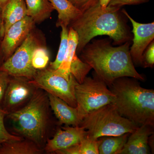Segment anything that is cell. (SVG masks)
<instances>
[{
    "instance_id": "6da1fadb",
    "label": "cell",
    "mask_w": 154,
    "mask_h": 154,
    "mask_svg": "<svg viewBox=\"0 0 154 154\" xmlns=\"http://www.w3.org/2000/svg\"><path fill=\"white\" fill-rule=\"evenodd\" d=\"M131 41H128L114 47L106 38L95 39L80 53L81 60L94 69L96 75L107 87L122 77L144 81V77L137 71L131 59Z\"/></svg>"
},
{
    "instance_id": "7a4b0ae2",
    "label": "cell",
    "mask_w": 154,
    "mask_h": 154,
    "mask_svg": "<svg viewBox=\"0 0 154 154\" xmlns=\"http://www.w3.org/2000/svg\"><path fill=\"white\" fill-rule=\"evenodd\" d=\"M120 9L108 6L102 9L99 2L72 22L70 27L76 31L79 38L77 54H80L97 36H109L116 45L132 40L130 28L122 15L121 11H119Z\"/></svg>"
},
{
    "instance_id": "3957f363",
    "label": "cell",
    "mask_w": 154,
    "mask_h": 154,
    "mask_svg": "<svg viewBox=\"0 0 154 154\" xmlns=\"http://www.w3.org/2000/svg\"><path fill=\"white\" fill-rule=\"evenodd\" d=\"M109 89L115 95L113 103L121 116L138 127L154 126V91L141 87L138 80L124 77L115 80Z\"/></svg>"
},
{
    "instance_id": "277c9868",
    "label": "cell",
    "mask_w": 154,
    "mask_h": 154,
    "mask_svg": "<svg viewBox=\"0 0 154 154\" xmlns=\"http://www.w3.org/2000/svg\"><path fill=\"white\" fill-rule=\"evenodd\" d=\"M49 106L47 93L36 88L26 105L7 116L17 132L40 147L46 138Z\"/></svg>"
},
{
    "instance_id": "5b68a950",
    "label": "cell",
    "mask_w": 154,
    "mask_h": 154,
    "mask_svg": "<svg viewBox=\"0 0 154 154\" xmlns=\"http://www.w3.org/2000/svg\"><path fill=\"white\" fill-rule=\"evenodd\" d=\"M79 126L85 130L87 136L94 139L131 133L138 127L132 122L121 116L112 104L88 113Z\"/></svg>"
},
{
    "instance_id": "8992f818",
    "label": "cell",
    "mask_w": 154,
    "mask_h": 154,
    "mask_svg": "<svg viewBox=\"0 0 154 154\" xmlns=\"http://www.w3.org/2000/svg\"><path fill=\"white\" fill-rule=\"evenodd\" d=\"M77 108L82 119L88 113L108 104H113L115 95L107 85L96 75L86 77L75 86Z\"/></svg>"
},
{
    "instance_id": "52a82bcc",
    "label": "cell",
    "mask_w": 154,
    "mask_h": 154,
    "mask_svg": "<svg viewBox=\"0 0 154 154\" xmlns=\"http://www.w3.org/2000/svg\"><path fill=\"white\" fill-rule=\"evenodd\" d=\"M42 45L41 38L33 30L12 55L5 61L0 70L11 76L33 79L37 70L32 66V56L35 50Z\"/></svg>"
},
{
    "instance_id": "ba28073f",
    "label": "cell",
    "mask_w": 154,
    "mask_h": 154,
    "mask_svg": "<svg viewBox=\"0 0 154 154\" xmlns=\"http://www.w3.org/2000/svg\"><path fill=\"white\" fill-rule=\"evenodd\" d=\"M29 81L35 88L60 98L72 107H77L75 86L78 82L71 74L67 78L55 70L45 68L37 71L33 79Z\"/></svg>"
},
{
    "instance_id": "9c48e42d",
    "label": "cell",
    "mask_w": 154,
    "mask_h": 154,
    "mask_svg": "<svg viewBox=\"0 0 154 154\" xmlns=\"http://www.w3.org/2000/svg\"><path fill=\"white\" fill-rule=\"evenodd\" d=\"M36 89L28 79L11 76L3 100V109L8 113L20 109L28 103Z\"/></svg>"
},
{
    "instance_id": "30bf717a",
    "label": "cell",
    "mask_w": 154,
    "mask_h": 154,
    "mask_svg": "<svg viewBox=\"0 0 154 154\" xmlns=\"http://www.w3.org/2000/svg\"><path fill=\"white\" fill-rule=\"evenodd\" d=\"M129 19L132 25L133 33V44L130 48V53L134 64L142 66V59L144 51L154 40V22L142 24L135 21L125 9L121 11Z\"/></svg>"
},
{
    "instance_id": "8fae6325",
    "label": "cell",
    "mask_w": 154,
    "mask_h": 154,
    "mask_svg": "<svg viewBox=\"0 0 154 154\" xmlns=\"http://www.w3.org/2000/svg\"><path fill=\"white\" fill-rule=\"evenodd\" d=\"M35 23L28 16L12 25L5 33L1 42V51L5 61L14 53L34 29Z\"/></svg>"
},
{
    "instance_id": "7c38bea8",
    "label": "cell",
    "mask_w": 154,
    "mask_h": 154,
    "mask_svg": "<svg viewBox=\"0 0 154 154\" xmlns=\"http://www.w3.org/2000/svg\"><path fill=\"white\" fill-rule=\"evenodd\" d=\"M86 134V131L82 127L66 125L57 129L52 139H47L45 149L47 152L55 153L80 143Z\"/></svg>"
},
{
    "instance_id": "4fadbf2b",
    "label": "cell",
    "mask_w": 154,
    "mask_h": 154,
    "mask_svg": "<svg viewBox=\"0 0 154 154\" xmlns=\"http://www.w3.org/2000/svg\"><path fill=\"white\" fill-rule=\"evenodd\" d=\"M153 128L154 126L149 125L137 127L130 134L119 154H150L148 139L149 137L154 134Z\"/></svg>"
},
{
    "instance_id": "5bb4252c",
    "label": "cell",
    "mask_w": 154,
    "mask_h": 154,
    "mask_svg": "<svg viewBox=\"0 0 154 154\" xmlns=\"http://www.w3.org/2000/svg\"><path fill=\"white\" fill-rule=\"evenodd\" d=\"M48 95L50 106L58 120L59 125L79 126L83 119L77 107H72L57 96L50 94Z\"/></svg>"
},
{
    "instance_id": "9a60e30c",
    "label": "cell",
    "mask_w": 154,
    "mask_h": 154,
    "mask_svg": "<svg viewBox=\"0 0 154 154\" xmlns=\"http://www.w3.org/2000/svg\"><path fill=\"white\" fill-rule=\"evenodd\" d=\"M27 15L25 0H9L2 11V25L0 36L3 38L7 30L15 23L21 21Z\"/></svg>"
},
{
    "instance_id": "2e32d148",
    "label": "cell",
    "mask_w": 154,
    "mask_h": 154,
    "mask_svg": "<svg viewBox=\"0 0 154 154\" xmlns=\"http://www.w3.org/2000/svg\"><path fill=\"white\" fill-rule=\"evenodd\" d=\"M54 10L57 11L58 16L56 23L57 27L62 25L68 27L69 25L82 14L69 0H49Z\"/></svg>"
},
{
    "instance_id": "e0dca14e",
    "label": "cell",
    "mask_w": 154,
    "mask_h": 154,
    "mask_svg": "<svg viewBox=\"0 0 154 154\" xmlns=\"http://www.w3.org/2000/svg\"><path fill=\"white\" fill-rule=\"evenodd\" d=\"M27 15L35 24H40L48 19L54 8L49 0H25Z\"/></svg>"
},
{
    "instance_id": "ac0fdd59",
    "label": "cell",
    "mask_w": 154,
    "mask_h": 154,
    "mask_svg": "<svg viewBox=\"0 0 154 154\" xmlns=\"http://www.w3.org/2000/svg\"><path fill=\"white\" fill-rule=\"evenodd\" d=\"M41 152L39 146L27 139L10 141L0 146V154H39Z\"/></svg>"
},
{
    "instance_id": "d6986e66",
    "label": "cell",
    "mask_w": 154,
    "mask_h": 154,
    "mask_svg": "<svg viewBox=\"0 0 154 154\" xmlns=\"http://www.w3.org/2000/svg\"><path fill=\"white\" fill-rule=\"evenodd\" d=\"M79 42L78 34L73 29L70 27L68 33V44L66 52L62 62L55 70L66 78L70 76V68L74 56L76 54Z\"/></svg>"
},
{
    "instance_id": "ffe728a7",
    "label": "cell",
    "mask_w": 154,
    "mask_h": 154,
    "mask_svg": "<svg viewBox=\"0 0 154 154\" xmlns=\"http://www.w3.org/2000/svg\"><path fill=\"white\" fill-rule=\"evenodd\" d=\"M101 137L94 139L86 134L80 143L56 152L58 154H99Z\"/></svg>"
},
{
    "instance_id": "44dd1931",
    "label": "cell",
    "mask_w": 154,
    "mask_h": 154,
    "mask_svg": "<svg viewBox=\"0 0 154 154\" xmlns=\"http://www.w3.org/2000/svg\"><path fill=\"white\" fill-rule=\"evenodd\" d=\"M131 133H126L116 136L101 137L99 147L100 154H119Z\"/></svg>"
},
{
    "instance_id": "7402d4cb",
    "label": "cell",
    "mask_w": 154,
    "mask_h": 154,
    "mask_svg": "<svg viewBox=\"0 0 154 154\" xmlns=\"http://www.w3.org/2000/svg\"><path fill=\"white\" fill-rule=\"evenodd\" d=\"M92 69L89 64L78 57L77 53L75 54L71 63L70 72L74 77L78 83H82Z\"/></svg>"
},
{
    "instance_id": "603a6c76",
    "label": "cell",
    "mask_w": 154,
    "mask_h": 154,
    "mask_svg": "<svg viewBox=\"0 0 154 154\" xmlns=\"http://www.w3.org/2000/svg\"><path fill=\"white\" fill-rule=\"evenodd\" d=\"M60 34V42L55 60L50 63L49 68L53 70L58 69L62 62L66 52L68 44L69 30L66 26L62 25Z\"/></svg>"
},
{
    "instance_id": "cb8c5ba5",
    "label": "cell",
    "mask_w": 154,
    "mask_h": 154,
    "mask_svg": "<svg viewBox=\"0 0 154 154\" xmlns=\"http://www.w3.org/2000/svg\"><path fill=\"white\" fill-rule=\"evenodd\" d=\"M50 59L49 52L45 45L37 47L33 52L32 58V65L36 70H40L46 68Z\"/></svg>"
},
{
    "instance_id": "d4e9b609",
    "label": "cell",
    "mask_w": 154,
    "mask_h": 154,
    "mask_svg": "<svg viewBox=\"0 0 154 154\" xmlns=\"http://www.w3.org/2000/svg\"><path fill=\"white\" fill-rule=\"evenodd\" d=\"M8 114V113L3 108H0V146L7 142L22 139L20 137L11 134L6 129L4 123V119L5 116Z\"/></svg>"
},
{
    "instance_id": "484cf974",
    "label": "cell",
    "mask_w": 154,
    "mask_h": 154,
    "mask_svg": "<svg viewBox=\"0 0 154 154\" xmlns=\"http://www.w3.org/2000/svg\"><path fill=\"white\" fill-rule=\"evenodd\" d=\"M154 65V42L150 43L144 51L142 59V66L145 68H152Z\"/></svg>"
},
{
    "instance_id": "4316f807",
    "label": "cell",
    "mask_w": 154,
    "mask_h": 154,
    "mask_svg": "<svg viewBox=\"0 0 154 154\" xmlns=\"http://www.w3.org/2000/svg\"><path fill=\"white\" fill-rule=\"evenodd\" d=\"M11 77L8 73L0 70V103H2Z\"/></svg>"
},
{
    "instance_id": "83f0119b",
    "label": "cell",
    "mask_w": 154,
    "mask_h": 154,
    "mask_svg": "<svg viewBox=\"0 0 154 154\" xmlns=\"http://www.w3.org/2000/svg\"><path fill=\"white\" fill-rule=\"evenodd\" d=\"M82 13L92 6H94L99 0H69Z\"/></svg>"
},
{
    "instance_id": "f1b7e54d",
    "label": "cell",
    "mask_w": 154,
    "mask_h": 154,
    "mask_svg": "<svg viewBox=\"0 0 154 154\" xmlns=\"http://www.w3.org/2000/svg\"><path fill=\"white\" fill-rule=\"evenodd\" d=\"M149 0H110L108 6L120 8L126 5H137L148 2Z\"/></svg>"
},
{
    "instance_id": "f546056e",
    "label": "cell",
    "mask_w": 154,
    "mask_h": 154,
    "mask_svg": "<svg viewBox=\"0 0 154 154\" xmlns=\"http://www.w3.org/2000/svg\"><path fill=\"white\" fill-rule=\"evenodd\" d=\"M154 134H153L149 137L148 139V145L151 149L152 153H154Z\"/></svg>"
},
{
    "instance_id": "4dcf8cb0",
    "label": "cell",
    "mask_w": 154,
    "mask_h": 154,
    "mask_svg": "<svg viewBox=\"0 0 154 154\" xmlns=\"http://www.w3.org/2000/svg\"><path fill=\"white\" fill-rule=\"evenodd\" d=\"M110 1V0H99V2L102 8L105 9L108 6Z\"/></svg>"
},
{
    "instance_id": "1f68e13d",
    "label": "cell",
    "mask_w": 154,
    "mask_h": 154,
    "mask_svg": "<svg viewBox=\"0 0 154 154\" xmlns=\"http://www.w3.org/2000/svg\"><path fill=\"white\" fill-rule=\"evenodd\" d=\"M2 8L0 6V31L2 28Z\"/></svg>"
},
{
    "instance_id": "d6a6232c",
    "label": "cell",
    "mask_w": 154,
    "mask_h": 154,
    "mask_svg": "<svg viewBox=\"0 0 154 154\" xmlns=\"http://www.w3.org/2000/svg\"><path fill=\"white\" fill-rule=\"evenodd\" d=\"M9 0H0V6L2 7V10L5 5H6Z\"/></svg>"
},
{
    "instance_id": "836d02e7",
    "label": "cell",
    "mask_w": 154,
    "mask_h": 154,
    "mask_svg": "<svg viewBox=\"0 0 154 154\" xmlns=\"http://www.w3.org/2000/svg\"><path fill=\"white\" fill-rule=\"evenodd\" d=\"M1 37V36H0V38ZM1 42H2V41H1V38H0V51H1Z\"/></svg>"
}]
</instances>
